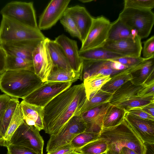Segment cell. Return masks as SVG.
Masks as SVG:
<instances>
[{"label":"cell","mask_w":154,"mask_h":154,"mask_svg":"<svg viewBox=\"0 0 154 154\" xmlns=\"http://www.w3.org/2000/svg\"><path fill=\"white\" fill-rule=\"evenodd\" d=\"M127 112L116 106L110 105L104 114L102 128L116 126L124 120Z\"/></svg>","instance_id":"26"},{"label":"cell","mask_w":154,"mask_h":154,"mask_svg":"<svg viewBox=\"0 0 154 154\" xmlns=\"http://www.w3.org/2000/svg\"><path fill=\"white\" fill-rule=\"evenodd\" d=\"M153 102L154 96L146 97L137 96L116 106L123 109L127 112L132 109L141 108L143 106Z\"/></svg>","instance_id":"34"},{"label":"cell","mask_w":154,"mask_h":154,"mask_svg":"<svg viewBox=\"0 0 154 154\" xmlns=\"http://www.w3.org/2000/svg\"><path fill=\"white\" fill-rule=\"evenodd\" d=\"M154 7V0H125L124 8L151 10Z\"/></svg>","instance_id":"38"},{"label":"cell","mask_w":154,"mask_h":154,"mask_svg":"<svg viewBox=\"0 0 154 154\" xmlns=\"http://www.w3.org/2000/svg\"><path fill=\"white\" fill-rule=\"evenodd\" d=\"M43 82L31 70H5L0 74V90L11 98L23 99Z\"/></svg>","instance_id":"2"},{"label":"cell","mask_w":154,"mask_h":154,"mask_svg":"<svg viewBox=\"0 0 154 154\" xmlns=\"http://www.w3.org/2000/svg\"><path fill=\"white\" fill-rule=\"evenodd\" d=\"M74 151L75 150L74 149L69 143L47 152V154H67Z\"/></svg>","instance_id":"43"},{"label":"cell","mask_w":154,"mask_h":154,"mask_svg":"<svg viewBox=\"0 0 154 154\" xmlns=\"http://www.w3.org/2000/svg\"><path fill=\"white\" fill-rule=\"evenodd\" d=\"M70 0H52L40 16L38 25L40 30L51 28L63 15Z\"/></svg>","instance_id":"13"},{"label":"cell","mask_w":154,"mask_h":154,"mask_svg":"<svg viewBox=\"0 0 154 154\" xmlns=\"http://www.w3.org/2000/svg\"><path fill=\"white\" fill-rule=\"evenodd\" d=\"M54 41L62 49L71 69L80 73L82 66V60L79 56L77 42L63 34L58 36Z\"/></svg>","instance_id":"16"},{"label":"cell","mask_w":154,"mask_h":154,"mask_svg":"<svg viewBox=\"0 0 154 154\" xmlns=\"http://www.w3.org/2000/svg\"><path fill=\"white\" fill-rule=\"evenodd\" d=\"M146 151L144 154H154V143L144 142Z\"/></svg>","instance_id":"48"},{"label":"cell","mask_w":154,"mask_h":154,"mask_svg":"<svg viewBox=\"0 0 154 154\" xmlns=\"http://www.w3.org/2000/svg\"><path fill=\"white\" fill-rule=\"evenodd\" d=\"M46 37L39 29L33 28L10 17L2 16L0 44L23 40L41 41Z\"/></svg>","instance_id":"4"},{"label":"cell","mask_w":154,"mask_h":154,"mask_svg":"<svg viewBox=\"0 0 154 154\" xmlns=\"http://www.w3.org/2000/svg\"><path fill=\"white\" fill-rule=\"evenodd\" d=\"M147 60L148 59H145L141 57L124 56L112 60L127 67H131L136 66Z\"/></svg>","instance_id":"39"},{"label":"cell","mask_w":154,"mask_h":154,"mask_svg":"<svg viewBox=\"0 0 154 154\" xmlns=\"http://www.w3.org/2000/svg\"><path fill=\"white\" fill-rule=\"evenodd\" d=\"M79 57L82 59L91 60H112L124 57L103 47L79 51Z\"/></svg>","instance_id":"24"},{"label":"cell","mask_w":154,"mask_h":154,"mask_svg":"<svg viewBox=\"0 0 154 154\" xmlns=\"http://www.w3.org/2000/svg\"><path fill=\"white\" fill-rule=\"evenodd\" d=\"M100 134L84 131L76 136L70 143L75 151L99 138Z\"/></svg>","instance_id":"36"},{"label":"cell","mask_w":154,"mask_h":154,"mask_svg":"<svg viewBox=\"0 0 154 154\" xmlns=\"http://www.w3.org/2000/svg\"><path fill=\"white\" fill-rule=\"evenodd\" d=\"M6 54L0 44V73L5 70Z\"/></svg>","instance_id":"46"},{"label":"cell","mask_w":154,"mask_h":154,"mask_svg":"<svg viewBox=\"0 0 154 154\" xmlns=\"http://www.w3.org/2000/svg\"><path fill=\"white\" fill-rule=\"evenodd\" d=\"M102 154H106V152H104V153H102Z\"/></svg>","instance_id":"54"},{"label":"cell","mask_w":154,"mask_h":154,"mask_svg":"<svg viewBox=\"0 0 154 154\" xmlns=\"http://www.w3.org/2000/svg\"><path fill=\"white\" fill-rule=\"evenodd\" d=\"M141 109L146 112L154 117V102L148 104Z\"/></svg>","instance_id":"47"},{"label":"cell","mask_w":154,"mask_h":154,"mask_svg":"<svg viewBox=\"0 0 154 154\" xmlns=\"http://www.w3.org/2000/svg\"><path fill=\"white\" fill-rule=\"evenodd\" d=\"M112 94L100 89L92 93L90 95L89 100L87 99L81 110L80 114L94 107L109 102Z\"/></svg>","instance_id":"30"},{"label":"cell","mask_w":154,"mask_h":154,"mask_svg":"<svg viewBox=\"0 0 154 154\" xmlns=\"http://www.w3.org/2000/svg\"><path fill=\"white\" fill-rule=\"evenodd\" d=\"M111 79L110 75L98 74L83 81L86 94L87 100H88L90 95L92 93L100 89L103 86Z\"/></svg>","instance_id":"31"},{"label":"cell","mask_w":154,"mask_h":154,"mask_svg":"<svg viewBox=\"0 0 154 154\" xmlns=\"http://www.w3.org/2000/svg\"><path fill=\"white\" fill-rule=\"evenodd\" d=\"M47 47L54 67L68 70H72L62 49L54 40L48 38Z\"/></svg>","instance_id":"25"},{"label":"cell","mask_w":154,"mask_h":154,"mask_svg":"<svg viewBox=\"0 0 154 154\" xmlns=\"http://www.w3.org/2000/svg\"><path fill=\"white\" fill-rule=\"evenodd\" d=\"M111 23L103 16L94 17L90 29L79 51L102 47L107 41Z\"/></svg>","instance_id":"11"},{"label":"cell","mask_w":154,"mask_h":154,"mask_svg":"<svg viewBox=\"0 0 154 154\" xmlns=\"http://www.w3.org/2000/svg\"><path fill=\"white\" fill-rule=\"evenodd\" d=\"M20 103L25 123L34 126L39 131L43 130V107L29 104L23 100Z\"/></svg>","instance_id":"21"},{"label":"cell","mask_w":154,"mask_h":154,"mask_svg":"<svg viewBox=\"0 0 154 154\" xmlns=\"http://www.w3.org/2000/svg\"><path fill=\"white\" fill-rule=\"evenodd\" d=\"M2 16L13 19L28 26L39 29L32 2L12 1L1 9Z\"/></svg>","instance_id":"8"},{"label":"cell","mask_w":154,"mask_h":154,"mask_svg":"<svg viewBox=\"0 0 154 154\" xmlns=\"http://www.w3.org/2000/svg\"><path fill=\"white\" fill-rule=\"evenodd\" d=\"M5 110L0 112V142L2 140L3 138L1 133L2 121L3 116Z\"/></svg>","instance_id":"50"},{"label":"cell","mask_w":154,"mask_h":154,"mask_svg":"<svg viewBox=\"0 0 154 154\" xmlns=\"http://www.w3.org/2000/svg\"><path fill=\"white\" fill-rule=\"evenodd\" d=\"M19 103L18 99L11 98L5 110L2 120L1 129V134L3 137Z\"/></svg>","instance_id":"35"},{"label":"cell","mask_w":154,"mask_h":154,"mask_svg":"<svg viewBox=\"0 0 154 154\" xmlns=\"http://www.w3.org/2000/svg\"><path fill=\"white\" fill-rule=\"evenodd\" d=\"M87 99L83 83L71 86L54 97L43 108L45 133L57 134L72 117L80 115Z\"/></svg>","instance_id":"1"},{"label":"cell","mask_w":154,"mask_h":154,"mask_svg":"<svg viewBox=\"0 0 154 154\" xmlns=\"http://www.w3.org/2000/svg\"><path fill=\"white\" fill-rule=\"evenodd\" d=\"M118 18L135 31L141 39L149 36L154 23V14L151 10L124 8Z\"/></svg>","instance_id":"5"},{"label":"cell","mask_w":154,"mask_h":154,"mask_svg":"<svg viewBox=\"0 0 154 154\" xmlns=\"http://www.w3.org/2000/svg\"><path fill=\"white\" fill-rule=\"evenodd\" d=\"M6 147L7 154H38L29 148L20 146L9 144Z\"/></svg>","instance_id":"41"},{"label":"cell","mask_w":154,"mask_h":154,"mask_svg":"<svg viewBox=\"0 0 154 154\" xmlns=\"http://www.w3.org/2000/svg\"><path fill=\"white\" fill-rule=\"evenodd\" d=\"M79 1L83 3L89 2L93 1L92 0H79Z\"/></svg>","instance_id":"52"},{"label":"cell","mask_w":154,"mask_h":154,"mask_svg":"<svg viewBox=\"0 0 154 154\" xmlns=\"http://www.w3.org/2000/svg\"><path fill=\"white\" fill-rule=\"evenodd\" d=\"M60 20L66 31L72 36L77 38L81 41L80 33L73 19L69 15L64 14Z\"/></svg>","instance_id":"37"},{"label":"cell","mask_w":154,"mask_h":154,"mask_svg":"<svg viewBox=\"0 0 154 154\" xmlns=\"http://www.w3.org/2000/svg\"><path fill=\"white\" fill-rule=\"evenodd\" d=\"M108 149L106 142L103 139L99 138L75 151L81 154H102L106 152Z\"/></svg>","instance_id":"32"},{"label":"cell","mask_w":154,"mask_h":154,"mask_svg":"<svg viewBox=\"0 0 154 154\" xmlns=\"http://www.w3.org/2000/svg\"><path fill=\"white\" fill-rule=\"evenodd\" d=\"M145 86L142 85H135L131 80L128 81L112 94L109 102L111 105L116 106L138 96L139 92Z\"/></svg>","instance_id":"22"},{"label":"cell","mask_w":154,"mask_h":154,"mask_svg":"<svg viewBox=\"0 0 154 154\" xmlns=\"http://www.w3.org/2000/svg\"><path fill=\"white\" fill-rule=\"evenodd\" d=\"M106 154H120L119 151L110 149H108Z\"/></svg>","instance_id":"51"},{"label":"cell","mask_w":154,"mask_h":154,"mask_svg":"<svg viewBox=\"0 0 154 154\" xmlns=\"http://www.w3.org/2000/svg\"><path fill=\"white\" fill-rule=\"evenodd\" d=\"M48 38L46 37L39 42L32 53L34 72L43 82L47 81L54 65L47 47Z\"/></svg>","instance_id":"12"},{"label":"cell","mask_w":154,"mask_h":154,"mask_svg":"<svg viewBox=\"0 0 154 154\" xmlns=\"http://www.w3.org/2000/svg\"><path fill=\"white\" fill-rule=\"evenodd\" d=\"M136 66L131 67L111 77L109 81L103 86L100 90L113 94L122 85L131 79L132 77L130 72Z\"/></svg>","instance_id":"27"},{"label":"cell","mask_w":154,"mask_h":154,"mask_svg":"<svg viewBox=\"0 0 154 154\" xmlns=\"http://www.w3.org/2000/svg\"><path fill=\"white\" fill-rule=\"evenodd\" d=\"M141 39L137 35L117 41H107L102 47L124 56L140 57L142 48Z\"/></svg>","instance_id":"14"},{"label":"cell","mask_w":154,"mask_h":154,"mask_svg":"<svg viewBox=\"0 0 154 154\" xmlns=\"http://www.w3.org/2000/svg\"><path fill=\"white\" fill-rule=\"evenodd\" d=\"M64 14L69 16L74 21L80 33L81 41L82 43L90 29L94 17L85 8L78 5L68 7Z\"/></svg>","instance_id":"17"},{"label":"cell","mask_w":154,"mask_h":154,"mask_svg":"<svg viewBox=\"0 0 154 154\" xmlns=\"http://www.w3.org/2000/svg\"><path fill=\"white\" fill-rule=\"evenodd\" d=\"M40 42L23 40L0 44L5 51L7 55L22 58L32 62V52Z\"/></svg>","instance_id":"19"},{"label":"cell","mask_w":154,"mask_h":154,"mask_svg":"<svg viewBox=\"0 0 154 154\" xmlns=\"http://www.w3.org/2000/svg\"><path fill=\"white\" fill-rule=\"evenodd\" d=\"M86 124L80 115L72 117L57 134L50 135L46 151L49 152L69 144L79 134L85 131Z\"/></svg>","instance_id":"6"},{"label":"cell","mask_w":154,"mask_h":154,"mask_svg":"<svg viewBox=\"0 0 154 154\" xmlns=\"http://www.w3.org/2000/svg\"><path fill=\"white\" fill-rule=\"evenodd\" d=\"M99 138L106 142L108 149L119 151L125 146L138 154H144L145 152L144 142L125 119L116 126L102 128Z\"/></svg>","instance_id":"3"},{"label":"cell","mask_w":154,"mask_h":154,"mask_svg":"<svg viewBox=\"0 0 154 154\" xmlns=\"http://www.w3.org/2000/svg\"><path fill=\"white\" fill-rule=\"evenodd\" d=\"M120 154H138L133 150L127 147H123L119 151Z\"/></svg>","instance_id":"49"},{"label":"cell","mask_w":154,"mask_h":154,"mask_svg":"<svg viewBox=\"0 0 154 154\" xmlns=\"http://www.w3.org/2000/svg\"><path fill=\"white\" fill-rule=\"evenodd\" d=\"M154 58L143 61L130 72L131 81L134 84L146 86L154 83Z\"/></svg>","instance_id":"20"},{"label":"cell","mask_w":154,"mask_h":154,"mask_svg":"<svg viewBox=\"0 0 154 154\" xmlns=\"http://www.w3.org/2000/svg\"><path fill=\"white\" fill-rule=\"evenodd\" d=\"M110 105L109 102H108L80 114L86 124L85 131L100 134L102 129L103 120L104 114Z\"/></svg>","instance_id":"18"},{"label":"cell","mask_w":154,"mask_h":154,"mask_svg":"<svg viewBox=\"0 0 154 154\" xmlns=\"http://www.w3.org/2000/svg\"><path fill=\"white\" fill-rule=\"evenodd\" d=\"M82 66L80 78L83 81L99 74L110 75L111 78L131 67L124 66L112 60H91L82 59Z\"/></svg>","instance_id":"10"},{"label":"cell","mask_w":154,"mask_h":154,"mask_svg":"<svg viewBox=\"0 0 154 154\" xmlns=\"http://www.w3.org/2000/svg\"><path fill=\"white\" fill-rule=\"evenodd\" d=\"M39 131L34 126L28 125L24 121L15 131L7 146H20L38 154H43L44 141Z\"/></svg>","instance_id":"7"},{"label":"cell","mask_w":154,"mask_h":154,"mask_svg":"<svg viewBox=\"0 0 154 154\" xmlns=\"http://www.w3.org/2000/svg\"><path fill=\"white\" fill-rule=\"evenodd\" d=\"M72 84L46 81L22 99L29 104L44 107L59 94L71 87Z\"/></svg>","instance_id":"9"},{"label":"cell","mask_w":154,"mask_h":154,"mask_svg":"<svg viewBox=\"0 0 154 154\" xmlns=\"http://www.w3.org/2000/svg\"><path fill=\"white\" fill-rule=\"evenodd\" d=\"M80 72L72 70H68L54 67L47 81L72 83L80 79Z\"/></svg>","instance_id":"28"},{"label":"cell","mask_w":154,"mask_h":154,"mask_svg":"<svg viewBox=\"0 0 154 154\" xmlns=\"http://www.w3.org/2000/svg\"><path fill=\"white\" fill-rule=\"evenodd\" d=\"M127 112L142 119L154 121V117L146 112L140 108L132 109Z\"/></svg>","instance_id":"42"},{"label":"cell","mask_w":154,"mask_h":154,"mask_svg":"<svg viewBox=\"0 0 154 154\" xmlns=\"http://www.w3.org/2000/svg\"><path fill=\"white\" fill-rule=\"evenodd\" d=\"M24 122L23 115L20 103L17 106L3 139L0 142V145L6 147L15 131Z\"/></svg>","instance_id":"29"},{"label":"cell","mask_w":154,"mask_h":154,"mask_svg":"<svg viewBox=\"0 0 154 154\" xmlns=\"http://www.w3.org/2000/svg\"><path fill=\"white\" fill-rule=\"evenodd\" d=\"M124 119L144 143H154V121L142 119L128 112Z\"/></svg>","instance_id":"15"},{"label":"cell","mask_w":154,"mask_h":154,"mask_svg":"<svg viewBox=\"0 0 154 154\" xmlns=\"http://www.w3.org/2000/svg\"><path fill=\"white\" fill-rule=\"evenodd\" d=\"M154 96V83L145 86L138 94V97Z\"/></svg>","instance_id":"44"},{"label":"cell","mask_w":154,"mask_h":154,"mask_svg":"<svg viewBox=\"0 0 154 154\" xmlns=\"http://www.w3.org/2000/svg\"><path fill=\"white\" fill-rule=\"evenodd\" d=\"M11 98L5 94H0V112L6 109Z\"/></svg>","instance_id":"45"},{"label":"cell","mask_w":154,"mask_h":154,"mask_svg":"<svg viewBox=\"0 0 154 154\" xmlns=\"http://www.w3.org/2000/svg\"><path fill=\"white\" fill-rule=\"evenodd\" d=\"M142 51L143 57L149 59L154 58V36L152 35L143 42Z\"/></svg>","instance_id":"40"},{"label":"cell","mask_w":154,"mask_h":154,"mask_svg":"<svg viewBox=\"0 0 154 154\" xmlns=\"http://www.w3.org/2000/svg\"><path fill=\"white\" fill-rule=\"evenodd\" d=\"M67 154H81V153L75 151H72Z\"/></svg>","instance_id":"53"},{"label":"cell","mask_w":154,"mask_h":154,"mask_svg":"<svg viewBox=\"0 0 154 154\" xmlns=\"http://www.w3.org/2000/svg\"><path fill=\"white\" fill-rule=\"evenodd\" d=\"M27 69L34 72L32 62L22 58L7 55L5 70Z\"/></svg>","instance_id":"33"},{"label":"cell","mask_w":154,"mask_h":154,"mask_svg":"<svg viewBox=\"0 0 154 154\" xmlns=\"http://www.w3.org/2000/svg\"><path fill=\"white\" fill-rule=\"evenodd\" d=\"M137 35H138L135 31L129 28L118 18L111 23L107 41H117Z\"/></svg>","instance_id":"23"}]
</instances>
